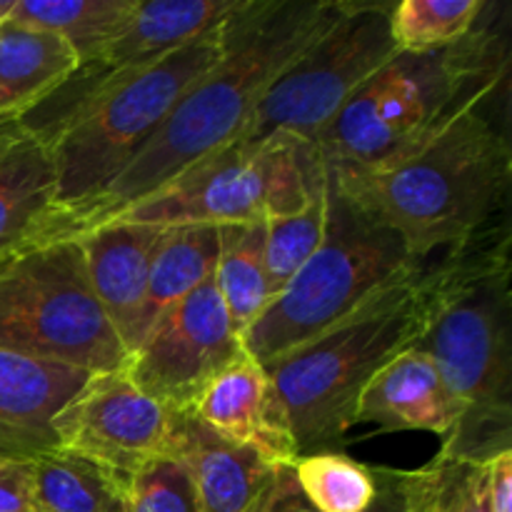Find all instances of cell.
<instances>
[{"mask_svg": "<svg viewBox=\"0 0 512 512\" xmlns=\"http://www.w3.org/2000/svg\"><path fill=\"white\" fill-rule=\"evenodd\" d=\"M358 423H373L388 433L425 430L445 440L458 423V408L430 355L413 345L365 385L355 413Z\"/></svg>", "mask_w": 512, "mask_h": 512, "instance_id": "19", "label": "cell"}, {"mask_svg": "<svg viewBox=\"0 0 512 512\" xmlns=\"http://www.w3.org/2000/svg\"><path fill=\"white\" fill-rule=\"evenodd\" d=\"M345 0H243L225 20V50L118 178L65 228L78 238L233 145L280 73L343 13Z\"/></svg>", "mask_w": 512, "mask_h": 512, "instance_id": "1", "label": "cell"}, {"mask_svg": "<svg viewBox=\"0 0 512 512\" xmlns=\"http://www.w3.org/2000/svg\"><path fill=\"white\" fill-rule=\"evenodd\" d=\"M170 423V410L145 395L123 368L95 373L55 420V435L60 450L130 480L140 468L170 455Z\"/></svg>", "mask_w": 512, "mask_h": 512, "instance_id": "13", "label": "cell"}, {"mask_svg": "<svg viewBox=\"0 0 512 512\" xmlns=\"http://www.w3.org/2000/svg\"><path fill=\"white\" fill-rule=\"evenodd\" d=\"M0 512H40L35 503L33 460L0 455Z\"/></svg>", "mask_w": 512, "mask_h": 512, "instance_id": "31", "label": "cell"}, {"mask_svg": "<svg viewBox=\"0 0 512 512\" xmlns=\"http://www.w3.org/2000/svg\"><path fill=\"white\" fill-rule=\"evenodd\" d=\"M218 243V225H170L163 230L150 263L143 338L180 300L213 280Z\"/></svg>", "mask_w": 512, "mask_h": 512, "instance_id": "21", "label": "cell"}, {"mask_svg": "<svg viewBox=\"0 0 512 512\" xmlns=\"http://www.w3.org/2000/svg\"><path fill=\"white\" fill-rule=\"evenodd\" d=\"M485 0H403L390 8V35L403 53H430L458 43L478 25Z\"/></svg>", "mask_w": 512, "mask_h": 512, "instance_id": "26", "label": "cell"}, {"mask_svg": "<svg viewBox=\"0 0 512 512\" xmlns=\"http://www.w3.org/2000/svg\"><path fill=\"white\" fill-rule=\"evenodd\" d=\"M430 465L438 485V512H490L488 463L438 455Z\"/></svg>", "mask_w": 512, "mask_h": 512, "instance_id": "30", "label": "cell"}, {"mask_svg": "<svg viewBox=\"0 0 512 512\" xmlns=\"http://www.w3.org/2000/svg\"><path fill=\"white\" fill-rule=\"evenodd\" d=\"M265 512H315L310 508L308 500L303 498V493H300L298 483H295L293 465L290 468H280L273 498H270Z\"/></svg>", "mask_w": 512, "mask_h": 512, "instance_id": "33", "label": "cell"}, {"mask_svg": "<svg viewBox=\"0 0 512 512\" xmlns=\"http://www.w3.org/2000/svg\"><path fill=\"white\" fill-rule=\"evenodd\" d=\"M265 233L268 223H235L218 228L220 243L213 283L240 338L275 298L265 263Z\"/></svg>", "mask_w": 512, "mask_h": 512, "instance_id": "22", "label": "cell"}, {"mask_svg": "<svg viewBox=\"0 0 512 512\" xmlns=\"http://www.w3.org/2000/svg\"><path fill=\"white\" fill-rule=\"evenodd\" d=\"M328 225V178L313 193L303 210L285 218L268 220L265 233V263H268L270 285L278 295L293 275L320 248Z\"/></svg>", "mask_w": 512, "mask_h": 512, "instance_id": "27", "label": "cell"}, {"mask_svg": "<svg viewBox=\"0 0 512 512\" xmlns=\"http://www.w3.org/2000/svg\"><path fill=\"white\" fill-rule=\"evenodd\" d=\"M325 178L318 145L275 133L260 143L218 150L110 220L163 228L268 223L303 210Z\"/></svg>", "mask_w": 512, "mask_h": 512, "instance_id": "9", "label": "cell"}, {"mask_svg": "<svg viewBox=\"0 0 512 512\" xmlns=\"http://www.w3.org/2000/svg\"><path fill=\"white\" fill-rule=\"evenodd\" d=\"M375 498L365 512H438L433 465L418 470L373 468Z\"/></svg>", "mask_w": 512, "mask_h": 512, "instance_id": "29", "label": "cell"}, {"mask_svg": "<svg viewBox=\"0 0 512 512\" xmlns=\"http://www.w3.org/2000/svg\"><path fill=\"white\" fill-rule=\"evenodd\" d=\"M128 512H203L185 465L173 453L128 480Z\"/></svg>", "mask_w": 512, "mask_h": 512, "instance_id": "28", "label": "cell"}, {"mask_svg": "<svg viewBox=\"0 0 512 512\" xmlns=\"http://www.w3.org/2000/svg\"><path fill=\"white\" fill-rule=\"evenodd\" d=\"M13 8H15V0H0V25L10 18Z\"/></svg>", "mask_w": 512, "mask_h": 512, "instance_id": "34", "label": "cell"}, {"mask_svg": "<svg viewBox=\"0 0 512 512\" xmlns=\"http://www.w3.org/2000/svg\"><path fill=\"white\" fill-rule=\"evenodd\" d=\"M423 270L398 280L268 370L300 455L345 445L365 385L403 350L413 348L423 315Z\"/></svg>", "mask_w": 512, "mask_h": 512, "instance_id": "5", "label": "cell"}, {"mask_svg": "<svg viewBox=\"0 0 512 512\" xmlns=\"http://www.w3.org/2000/svg\"><path fill=\"white\" fill-rule=\"evenodd\" d=\"M93 373L0 350V455L35 460L58 450L55 420Z\"/></svg>", "mask_w": 512, "mask_h": 512, "instance_id": "16", "label": "cell"}, {"mask_svg": "<svg viewBox=\"0 0 512 512\" xmlns=\"http://www.w3.org/2000/svg\"><path fill=\"white\" fill-rule=\"evenodd\" d=\"M415 348L430 355L458 423L443 458L490 463L512 450V260L508 223L423 270Z\"/></svg>", "mask_w": 512, "mask_h": 512, "instance_id": "2", "label": "cell"}, {"mask_svg": "<svg viewBox=\"0 0 512 512\" xmlns=\"http://www.w3.org/2000/svg\"><path fill=\"white\" fill-rule=\"evenodd\" d=\"M420 265L400 235L340 193L328 173V225L323 243L245 330L240 338L243 348L260 365L273 363L348 318Z\"/></svg>", "mask_w": 512, "mask_h": 512, "instance_id": "6", "label": "cell"}, {"mask_svg": "<svg viewBox=\"0 0 512 512\" xmlns=\"http://www.w3.org/2000/svg\"><path fill=\"white\" fill-rule=\"evenodd\" d=\"M33 478L40 512H128V480L83 455L50 450L33 460Z\"/></svg>", "mask_w": 512, "mask_h": 512, "instance_id": "23", "label": "cell"}, {"mask_svg": "<svg viewBox=\"0 0 512 512\" xmlns=\"http://www.w3.org/2000/svg\"><path fill=\"white\" fill-rule=\"evenodd\" d=\"M243 0H138L128 23L75 73L15 123L40 140L95 98L183 45L213 33Z\"/></svg>", "mask_w": 512, "mask_h": 512, "instance_id": "11", "label": "cell"}, {"mask_svg": "<svg viewBox=\"0 0 512 512\" xmlns=\"http://www.w3.org/2000/svg\"><path fill=\"white\" fill-rule=\"evenodd\" d=\"M485 3L478 25L450 48L395 53L375 70L318 138L340 173L383 168L438 138L463 113L508 85L510 43Z\"/></svg>", "mask_w": 512, "mask_h": 512, "instance_id": "4", "label": "cell"}, {"mask_svg": "<svg viewBox=\"0 0 512 512\" xmlns=\"http://www.w3.org/2000/svg\"><path fill=\"white\" fill-rule=\"evenodd\" d=\"M495 95L415 153L358 173L325 163L330 178L340 193L398 233L420 263L433 253L465 248L498 228L512 180L510 140L493 115Z\"/></svg>", "mask_w": 512, "mask_h": 512, "instance_id": "3", "label": "cell"}, {"mask_svg": "<svg viewBox=\"0 0 512 512\" xmlns=\"http://www.w3.org/2000/svg\"><path fill=\"white\" fill-rule=\"evenodd\" d=\"M223 25L105 90L45 138L60 205V223L50 240L63 238L65 228L118 178L190 85L218 63L225 50Z\"/></svg>", "mask_w": 512, "mask_h": 512, "instance_id": "7", "label": "cell"}, {"mask_svg": "<svg viewBox=\"0 0 512 512\" xmlns=\"http://www.w3.org/2000/svg\"><path fill=\"white\" fill-rule=\"evenodd\" d=\"M135 5L138 0H15L10 20L60 35L80 65L128 23Z\"/></svg>", "mask_w": 512, "mask_h": 512, "instance_id": "24", "label": "cell"}, {"mask_svg": "<svg viewBox=\"0 0 512 512\" xmlns=\"http://www.w3.org/2000/svg\"><path fill=\"white\" fill-rule=\"evenodd\" d=\"M488 503L490 512H512V450L488 463Z\"/></svg>", "mask_w": 512, "mask_h": 512, "instance_id": "32", "label": "cell"}, {"mask_svg": "<svg viewBox=\"0 0 512 512\" xmlns=\"http://www.w3.org/2000/svg\"><path fill=\"white\" fill-rule=\"evenodd\" d=\"M390 8L345 0L338 20L275 78L235 143H260L275 133L318 143L350 95L400 53L390 35Z\"/></svg>", "mask_w": 512, "mask_h": 512, "instance_id": "10", "label": "cell"}, {"mask_svg": "<svg viewBox=\"0 0 512 512\" xmlns=\"http://www.w3.org/2000/svg\"><path fill=\"white\" fill-rule=\"evenodd\" d=\"M78 68V55L60 35L5 20L0 25V125L43 103Z\"/></svg>", "mask_w": 512, "mask_h": 512, "instance_id": "20", "label": "cell"}, {"mask_svg": "<svg viewBox=\"0 0 512 512\" xmlns=\"http://www.w3.org/2000/svg\"><path fill=\"white\" fill-rule=\"evenodd\" d=\"M243 350L223 298L208 280L148 330L128 355L125 370L145 395L170 413H183Z\"/></svg>", "mask_w": 512, "mask_h": 512, "instance_id": "12", "label": "cell"}, {"mask_svg": "<svg viewBox=\"0 0 512 512\" xmlns=\"http://www.w3.org/2000/svg\"><path fill=\"white\" fill-rule=\"evenodd\" d=\"M170 415V453L188 470L203 512H265L280 468L205 428L190 410Z\"/></svg>", "mask_w": 512, "mask_h": 512, "instance_id": "15", "label": "cell"}, {"mask_svg": "<svg viewBox=\"0 0 512 512\" xmlns=\"http://www.w3.org/2000/svg\"><path fill=\"white\" fill-rule=\"evenodd\" d=\"M163 230V225L110 220L75 238L83 250L95 298L128 355L143 340L150 263Z\"/></svg>", "mask_w": 512, "mask_h": 512, "instance_id": "17", "label": "cell"}, {"mask_svg": "<svg viewBox=\"0 0 512 512\" xmlns=\"http://www.w3.org/2000/svg\"><path fill=\"white\" fill-rule=\"evenodd\" d=\"M190 413L205 428L255 450L275 468H290L298 460L273 380L248 350L205 383Z\"/></svg>", "mask_w": 512, "mask_h": 512, "instance_id": "14", "label": "cell"}, {"mask_svg": "<svg viewBox=\"0 0 512 512\" xmlns=\"http://www.w3.org/2000/svg\"><path fill=\"white\" fill-rule=\"evenodd\" d=\"M58 178L45 140L20 123L0 125V260L58 230Z\"/></svg>", "mask_w": 512, "mask_h": 512, "instance_id": "18", "label": "cell"}, {"mask_svg": "<svg viewBox=\"0 0 512 512\" xmlns=\"http://www.w3.org/2000/svg\"><path fill=\"white\" fill-rule=\"evenodd\" d=\"M0 350L93 375L128 365L78 240H40L0 260Z\"/></svg>", "mask_w": 512, "mask_h": 512, "instance_id": "8", "label": "cell"}, {"mask_svg": "<svg viewBox=\"0 0 512 512\" xmlns=\"http://www.w3.org/2000/svg\"><path fill=\"white\" fill-rule=\"evenodd\" d=\"M293 475L315 512H365L375 498L373 468L340 450L300 455Z\"/></svg>", "mask_w": 512, "mask_h": 512, "instance_id": "25", "label": "cell"}]
</instances>
